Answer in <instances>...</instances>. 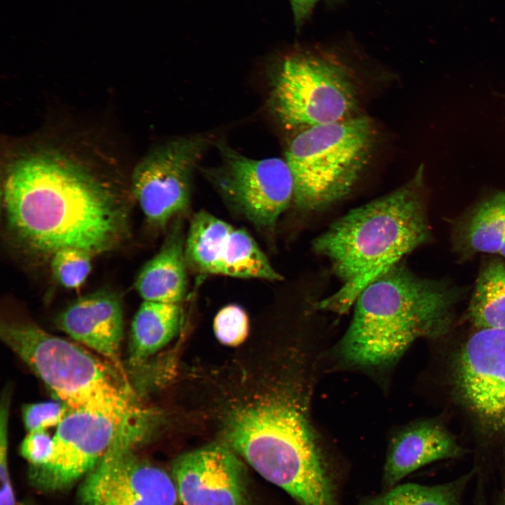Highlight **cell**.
Instances as JSON below:
<instances>
[{"label": "cell", "mask_w": 505, "mask_h": 505, "mask_svg": "<svg viewBox=\"0 0 505 505\" xmlns=\"http://www.w3.org/2000/svg\"><path fill=\"white\" fill-rule=\"evenodd\" d=\"M0 335L69 410L102 412L131 423L153 420L130 381L107 361L34 323H2Z\"/></svg>", "instance_id": "obj_5"}, {"label": "cell", "mask_w": 505, "mask_h": 505, "mask_svg": "<svg viewBox=\"0 0 505 505\" xmlns=\"http://www.w3.org/2000/svg\"><path fill=\"white\" fill-rule=\"evenodd\" d=\"M473 473L434 485L400 483L379 494L361 498L356 505H461Z\"/></svg>", "instance_id": "obj_21"}, {"label": "cell", "mask_w": 505, "mask_h": 505, "mask_svg": "<svg viewBox=\"0 0 505 505\" xmlns=\"http://www.w3.org/2000/svg\"><path fill=\"white\" fill-rule=\"evenodd\" d=\"M180 303L144 301L131 325L128 364L137 368L164 346L177 333L181 321Z\"/></svg>", "instance_id": "obj_18"}, {"label": "cell", "mask_w": 505, "mask_h": 505, "mask_svg": "<svg viewBox=\"0 0 505 505\" xmlns=\"http://www.w3.org/2000/svg\"><path fill=\"white\" fill-rule=\"evenodd\" d=\"M56 325L74 340L101 355L130 380L121 356L123 312L118 294L104 290L76 299L58 315Z\"/></svg>", "instance_id": "obj_14"}, {"label": "cell", "mask_w": 505, "mask_h": 505, "mask_svg": "<svg viewBox=\"0 0 505 505\" xmlns=\"http://www.w3.org/2000/svg\"><path fill=\"white\" fill-rule=\"evenodd\" d=\"M375 140L374 123L365 116L300 130L285 153L295 205L318 211L347 196L368 164Z\"/></svg>", "instance_id": "obj_6"}, {"label": "cell", "mask_w": 505, "mask_h": 505, "mask_svg": "<svg viewBox=\"0 0 505 505\" xmlns=\"http://www.w3.org/2000/svg\"><path fill=\"white\" fill-rule=\"evenodd\" d=\"M170 475L182 505H252L245 469L228 445L213 443L180 454Z\"/></svg>", "instance_id": "obj_13"}, {"label": "cell", "mask_w": 505, "mask_h": 505, "mask_svg": "<svg viewBox=\"0 0 505 505\" xmlns=\"http://www.w3.org/2000/svg\"><path fill=\"white\" fill-rule=\"evenodd\" d=\"M505 241V192L496 191L478 203L458 224L454 246L464 255L499 253Z\"/></svg>", "instance_id": "obj_17"}, {"label": "cell", "mask_w": 505, "mask_h": 505, "mask_svg": "<svg viewBox=\"0 0 505 505\" xmlns=\"http://www.w3.org/2000/svg\"><path fill=\"white\" fill-rule=\"evenodd\" d=\"M500 505H505V487L501 495Z\"/></svg>", "instance_id": "obj_29"}, {"label": "cell", "mask_w": 505, "mask_h": 505, "mask_svg": "<svg viewBox=\"0 0 505 505\" xmlns=\"http://www.w3.org/2000/svg\"><path fill=\"white\" fill-rule=\"evenodd\" d=\"M210 139L174 138L154 149L135 167L132 191L147 220L164 227L189 208L194 171Z\"/></svg>", "instance_id": "obj_12"}, {"label": "cell", "mask_w": 505, "mask_h": 505, "mask_svg": "<svg viewBox=\"0 0 505 505\" xmlns=\"http://www.w3.org/2000/svg\"><path fill=\"white\" fill-rule=\"evenodd\" d=\"M233 229L231 224L205 210L196 213L185 241L187 265L199 273L217 274Z\"/></svg>", "instance_id": "obj_19"}, {"label": "cell", "mask_w": 505, "mask_h": 505, "mask_svg": "<svg viewBox=\"0 0 505 505\" xmlns=\"http://www.w3.org/2000/svg\"><path fill=\"white\" fill-rule=\"evenodd\" d=\"M152 426L123 422L98 412L69 410L53 436L48 462L31 469L30 481L44 492L66 490L96 466L122 433L135 429L150 432Z\"/></svg>", "instance_id": "obj_11"}, {"label": "cell", "mask_w": 505, "mask_h": 505, "mask_svg": "<svg viewBox=\"0 0 505 505\" xmlns=\"http://www.w3.org/2000/svg\"><path fill=\"white\" fill-rule=\"evenodd\" d=\"M298 393L236 408L227 419L225 438L297 505H341L342 478L311 424L310 389Z\"/></svg>", "instance_id": "obj_2"}, {"label": "cell", "mask_w": 505, "mask_h": 505, "mask_svg": "<svg viewBox=\"0 0 505 505\" xmlns=\"http://www.w3.org/2000/svg\"><path fill=\"white\" fill-rule=\"evenodd\" d=\"M69 411L62 402H40L27 404L22 408V419L28 432L46 431L58 426Z\"/></svg>", "instance_id": "obj_25"}, {"label": "cell", "mask_w": 505, "mask_h": 505, "mask_svg": "<svg viewBox=\"0 0 505 505\" xmlns=\"http://www.w3.org/2000/svg\"><path fill=\"white\" fill-rule=\"evenodd\" d=\"M221 161L203 169L224 201L257 228L273 230L294 195V181L285 161L253 159L217 142Z\"/></svg>", "instance_id": "obj_8"}, {"label": "cell", "mask_w": 505, "mask_h": 505, "mask_svg": "<svg viewBox=\"0 0 505 505\" xmlns=\"http://www.w3.org/2000/svg\"><path fill=\"white\" fill-rule=\"evenodd\" d=\"M357 102L355 86L344 69L318 55L286 57L271 79L270 107L289 129L346 120L353 116Z\"/></svg>", "instance_id": "obj_7"}, {"label": "cell", "mask_w": 505, "mask_h": 505, "mask_svg": "<svg viewBox=\"0 0 505 505\" xmlns=\"http://www.w3.org/2000/svg\"><path fill=\"white\" fill-rule=\"evenodd\" d=\"M146 439L137 430L122 433L79 490L81 505H180L170 474L140 459L134 449Z\"/></svg>", "instance_id": "obj_9"}, {"label": "cell", "mask_w": 505, "mask_h": 505, "mask_svg": "<svg viewBox=\"0 0 505 505\" xmlns=\"http://www.w3.org/2000/svg\"><path fill=\"white\" fill-rule=\"evenodd\" d=\"M185 242L181 224L173 226L161 250L138 274L135 288L144 301L180 303L187 291Z\"/></svg>", "instance_id": "obj_16"}, {"label": "cell", "mask_w": 505, "mask_h": 505, "mask_svg": "<svg viewBox=\"0 0 505 505\" xmlns=\"http://www.w3.org/2000/svg\"><path fill=\"white\" fill-rule=\"evenodd\" d=\"M499 254L501 255L502 256L505 257V241L504 243L502 248H501V250L499 251Z\"/></svg>", "instance_id": "obj_30"}, {"label": "cell", "mask_w": 505, "mask_h": 505, "mask_svg": "<svg viewBox=\"0 0 505 505\" xmlns=\"http://www.w3.org/2000/svg\"><path fill=\"white\" fill-rule=\"evenodd\" d=\"M90 252L75 248L58 250L51 256V271L55 280L63 287H81L91 270Z\"/></svg>", "instance_id": "obj_23"}, {"label": "cell", "mask_w": 505, "mask_h": 505, "mask_svg": "<svg viewBox=\"0 0 505 505\" xmlns=\"http://www.w3.org/2000/svg\"><path fill=\"white\" fill-rule=\"evenodd\" d=\"M1 192L7 229L37 255L67 248L106 252L128 231L127 208L116 190L58 149L18 154L6 167Z\"/></svg>", "instance_id": "obj_1"}, {"label": "cell", "mask_w": 505, "mask_h": 505, "mask_svg": "<svg viewBox=\"0 0 505 505\" xmlns=\"http://www.w3.org/2000/svg\"><path fill=\"white\" fill-rule=\"evenodd\" d=\"M459 297L453 286L416 275L400 262L360 293L337 356L356 368H386L418 338L445 332Z\"/></svg>", "instance_id": "obj_4"}, {"label": "cell", "mask_w": 505, "mask_h": 505, "mask_svg": "<svg viewBox=\"0 0 505 505\" xmlns=\"http://www.w3.org/2000/svg\"><path fill=\"white\" fill-rule=\"evenodd\" d=\"M462 449L438 421L422 420L396 432L387 447L382 475V490L432 462L459 457Z\"/></svg>", "instance_id": "obj_15"}, {"label": "cell", "mask_w": 505, "mask_h": 505, "mask_svg": "<svg viewBox=\"0 0 505 505\" xmlns=\"http://www.w3.org/2000/svg\"><path fill=\"white\" fill-rule=\"evenodd\" d=\"M318 0H289L297 27L309 18Z\"/></svg>", "instance_id": "obj_28"}, {"label": "cell", "mask_w": 505, "mask_h": 505, "mask_svg": "<svg viewBox=\"0 0 505 505\" xmlns=\"http://www.w3.org/2000/svg\"><path fill=\"white\" fill-rule=\"evenodd\" d=\"M429 237L421 165L407 183L352 209L315 238L314 251L328 259L340 281L316 308L346 313L368 285Z\"/></svg>", "instance_id": "obj_3"}, {"label": "cell", "mask_w": 505, "mask_h": 505, "mask_svg": "<svg viewBox=\"0 0 505 505\" xmlns=\"http://www.w3.org/2000/svg\"><path fill=\"white\" fill-rule=\"evenodd\" d=\"M217 274L236 278L281 281V275L270 264L251 236L234 228L220 262Z\"/></svg>", "instance_id": "obj_22"}, {"label": "cell", "mask_w": 505, "mask_h": 505, "mask_svg": "<svg viewBox=\"0 0 505 505\" xmlns=\"http://www.w3.org/2000/svg\"><path fill=\"white\" fill-rule=\"evenodd\" d=\"M468 316L478 329L505 330V262L493 260L480 270Z\"/></svg>", "instance_id": "obj_20"}, {"label": "cell", "mask_w": 505, "mask_h": 505, "mask_svg": "<svg viewBox=\"0 0 505 505\" xmlns=\"http://www.w3.org/2000/svg\"><path fill=\"white\" fill-rule=\"evenodd\" d=\"M454 393L477 428L505 438V330L478 329L452 358Z\"/></svg>", "instance_id": "obj_10"}, {"label": "cell", "mask_w": 505, "mask_h": 505, "mask_svg": "<svg viewBox=\"0 0 505 505\" xmlns=\"http://www.w3.org/2000/svg\"><path fill=\"white\" fill-rule=\"evenodd\" d=\"M249 323L245 311L236 304H229L219 311L214 319L213 330L217 339L224 345L236 346L245 341Z\"/></svg>", "instance_id": "obj_24"}, {"label": "cell", "mask_w": 505, "mask_h": 505, "mask_svg": "<svg viewBox=\"0 0 505 505\" xmlns=\"http://www.w3.org/2000/svg\"><path fill=\"white\" fill-rule=\"evenodd\" d=\"M53 438L46 431L28 432L20 446V453L32 466L46 464L53 452Z\"/></svg>", "instance_id": "obj_26"}, {"label": "cell", "mask_w": 505, "mask_h": 505, "mask_svg": "<svg viewBox=\"0 0 505 505\" xmlns=\"http://www.w3.org/2000/svg\"><path fill=\"white\" fill-rule=\"evenodd\" d=\"M8 436H0V505H35L27 500L16 498L8 469Z\"/></svg>", "instance_id": "obj_27"}]
</instances>
